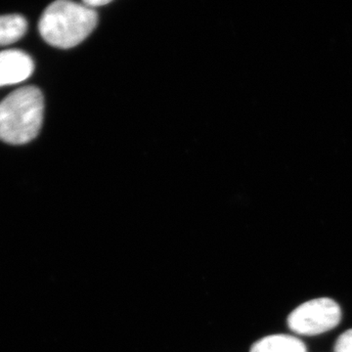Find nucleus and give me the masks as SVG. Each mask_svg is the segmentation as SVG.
<instances>
[{"label":"nucleus","mask_w":352,"mask_h":352,"mask_svg":"<svg viewBox=\"0 0 352 352\" xmlns=\"http://www.w3.org/2000/svg\"><path fill=\"white\" fill-rule=\"evenodd\" d=\"M342 308L332 298H318L296 307L289 314L288 327L300 336H318L337 327L342 320Z\"/></svg>","instance_id":"nucleus-3"},{"label":"nucleus","mask_w":352,"mask_h":352,"mask_svg":"<svg viewBox=\"0 0 352 352\" xmlns=\"http://www.w3.org/2000/svg\"><path fill=\"white\" fill-rule=\"evenodd\" d=\"M43 112L38 87L18 88L0 102V140L13 145L34 140L43 126Z\"/></svg>","instance_id":"nucleus-2"},{"label":"nucleus","mask_w":352,"mask_h":352,"mask_svg":"<svg viewBox=\"0 0 352 352\" xmlns=\"http://www.w3.org/2000/svg\"><path fill=\"white\" fill-rule=\"evenodd\" d=\"M250 352H307V347L296 336L276 333L254 342Z\"/></svg>","instance_id":"nucleus-5"},{"label":"nucleus","mask_w":352,"mask_h":352,"mask_svg":"<svg viewBox=\"0 0 352 352\" xmlns=\"http://www.w3.org/2000/svg\"><path fill=\"white\" fill-rule=\"evenodd\" d=\"M34 61L22 50L0 52V87L25 82L34 73Z\"/></svg>","instance_id":"nucleus-4"},{"label":"nucleus","mask_w":352,"mask_h":352,"mask_svg":"<svg viewBox=\"0 0 352 352\" xmlns=\"http://www.w3.org/2000/svg\"><path fill=\"white\" fill-rule=\"evenodd\" d=\"M28 30V22L21 15L0 16V46L20 41Z\"/></svg>","instance_id":"nucleus-6"},{"label":"nucleus","mask_w":352,"mask_h":352,"mask_svg":"<svg viewBox=\"0 0 352 352\" xmlns=\"http://www.w3.org/2000/svg\"><path fill=\"white\" fill-rule=\"evenodd\" d=\"M98 23L94 9L76 2L59 0L44 10L38 30L44 41L54 47L68 50L87 39Z\"/></svg>","instance_id":"nucleus-1"},{"label":"nucleus","mask_w":352,"mask_h":352,"mask_svg":"<svg viewBox=\"0 0 352 352\" xmlns=\"http://www.w3.org/2000/svg\"><path fill=\"white\" fill-rule=\"evenodd\" d=\"M110 2L111 0H85L83 4L90 8H95V7L107 6Z\"/></svg>","instance_id":"nucleus-8"},{"label":"nucleus","mask_w":352,"mask_h":352,"mask_svg":"<svg viewBox=\"0 0 352 352\" xmlns=\"http://www.w3.org/2000/svg\"><path fill=\"white\" fill-rule=\"evenodd\" d=\"M333 352H352V329L340 336L333 346Z\"/></svg>","instance_id":"nucleus-7"}]
</instances>
